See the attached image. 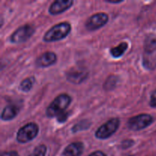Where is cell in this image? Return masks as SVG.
I'll list each match as a JSON object with an SVG mask.
<instances>
[{
	"label": "cell",
	"instance_id": "1",
	"mask_svg": "<svg viewBox=\"0 0 156 156\" xmlns=\"http://www.w3.org/2000/svg\"><path fill=\"white\" fill-rule=\"evenodd\" d=\"M72 30L71 24L66 21L59 23L50 27L45 33L43 41L46 43L56 42L65 39Z\"/></svg>",
	"mask_w": 156,
	"mask_h": 156
},
{
	"label": "cell",
	"instance_id": "2",
	"mask_svg": "<svg viewBox=\"0 0 156 156\" xmlns=\"http://www.w3.org/2000/svg\"><path fill=\"white\" fill-rule=\"evenodd\" d=\"M72 103V98L69 94L63 93L58 95L46 110V115L50 118L56 117L62 113L66 111L70 104Z\"/></svg>",
	"mask_w": 156,
	"mask_h": 156
},
{
	"label": "cell",
	"instance_id": "3",
	"mask_svg": "<svg viewBox=\"0 0 156 156\" xmlns=\"http://www.w3.org/2000/svg\"><path fill=\"white\" fill-rule=\"evenodd\" d=\"M39 133V126L30 122L20 128L17 132L16 140L21 144H24L34 140Z\"/></svg>",
	"mask_w": 156,
	"mask_h": 156
},
{
	"label": "cell",
	"instance_id": "4",
	"mask_svg": "<svg viewBox=\"0 0 156 156\" xmlns=\"http://www.w3.org/2000/svg\"><path fill=\"white\" fill-rule=\"evenodd\" d=\"M120 120L119 118L110 119L105 123L102 124L97 130L95 131L94 136L97 139L101 140H105L112 136L117 130L120 126Z\"/></svg>",
	"mask_w": 156,
	"mask_h": 156
},
{
	"label": "cell",
	"instance_id": "5",
	"mask_svg": "<svg viewBox=\"0 0 156 156\" xmlns=\"http://www.w3.org/2000/svg\"><path fill=\"white\" fill-rule=\"evenodd\" d=\"M154 121L153 117L148 114H141L131 117L127 121V126L130 130L140 131L150 126Z\"/></svg>",
	"mask_w": 156,
	"mask_h": 156
},
{
	"label": "cell",
	"instance_id": "6",
	"mask_svg": "<svg viewBox=\"0 0 156 156\" xmlns=\"http://www.w3.org/2000/svg\"><path fill=\"white\" fill-rule=\"evenodd\" d=\"M35 33V28L30 24H24L15 30L10 36V42L12 44H22L28 41Z\"/></svg>",
	"mask_w": 156,
	"mask_h": 156
},
{
	"label": "cell",
	"instance_id": "7",
	"mask_svg": "<svg viewBox=\"0 0 156 156\" xmlns=\"http://www.w3.org/2000/svg\"><path fill=\"white\" fill-rule=\"evenodd\" d=\"M109 21V16L105 12L94 14L88 18L85 24V27L89 31H94L101 28Z\"/></svg>",
	"mask_w": 156,
	"mask_h": 156
},
{
	"label": "cell",
	"instance_id": "8",
	"mask_svg": "<svg viewBox=\"0 0 156 156\" xmlns=\"http://www.w3.org/2000/svg\"><path fill=\"white\" fill-rule=\"evenodd\" d=\"M66 80L74 85H80L88 76V71L82 67H73L66 73Z\"/></svg>",
	"mask_w": 156,
	"mask_h": 156
},
{
	"label": "cell",
	"instance_id": "9",
	"mask_svg": "<svg viewBox=\"0 0 156 156\" xmlns=\"http://www.w3.org/2000/svg\"><path fill=\"white\" fill-rule=\"evenodd\" d=\"M74 4L73 0H56L54 1L48 9V12L52 15H57L69 10Z\"/></svg>",
	"mask_w": 156,
	"mask_h": 156
},
{
	"label": "cell",
	"instance_id": "10",
	"mask_svg": "<svg viewBox=\"0 0 156 156\" xmlns=\"http://www.w3.org/2000/svg\"><path fill=\"white\" fill-rule=\"evenodd\" d=\"M57 61V56L52 51H47L42 53L36 59V66L39 68H47L54 65Z\"/></svg>",
	"mask_w": 156,
	"mask_h": 156
},
{
	"label": "cell",
	"instance_id": "11",
	"mask_svg": "<svg viewBox=\"0 0 156 156\" xmlns=\"http://www.w3.org/2000/svg\"><path fill=\"white\" fill-rule=\"evenodd\" d=\"M85 149L84 143L82 142H75L70 143L62 152L63 156H81Z\"/></svg>",
	"mask_w": 156,
	"mask_h": 156
},
{
	"label": "cell",
	"instance_id": "12",
	"mask_svg": "<svg viewBox=\"0 0 156 156\" xmlns=\"http://www.w3.org/2000/svg\"><path fill=\"white\" fill-rule=\"evenodd\" d=\"M18 113H19V108L16 105H7L2 111L1 120L3 121H10L17 117Z\"/></svg>",
	"mask_w": 156,
	"mask_h": 156
},
{
	"label": "cell",
	"instance_id": "13",
	"mask_svg": "<svg viewBox=\"0 0 156 156\" xmlns=\"http://www.w3.org/2000/svg\"><path fill=\"white\" fill-rule=\"evenodd\" d=\"M128 47H129V45H128L127 43L122 42L117 47H112L110 50V53H111L112 57L117 59V58L121 57L126 53V51L128 49Z\"/></svg>",
	"mask_w": 156,
	"mask_h": 156
},
{
	"label": "cell",
	"instance_id": "14",
	"mask_svg": "<svg viewBox=\"0 0 156 156\" xmlns=\"http://www.w3.org/2000/svg\"><path fill=\"white\" fill-rule=\"evenodd\" d=\"M144 49L147 54H152L156 51V36L149 35L146 37L144 43Z\"/></svg>",
	"mask_w": 156,
	"mask_h": 156
},
{
	"label": "cell",
	"instance_id": "15",
	"mask_svg": "<svg viewBox=\"0 0 156 156\" xmlns=\"http://www.w3.org/2000/svg\"><path fill=\"white\" fill-rule=\"evenodd\" d=\"M35 82L36 80H35L34 77H28L23 79L19 85L20 90L23 92H28L32 89Z\"/></svg>",
	"mask_w": 156,
	"mask_h": 156
},
{
	"label": "cell",
	"instance_id": "16",
	"mask_svg": "<svg viewBox=\"0 0 156 156\" xmlns=\"http://www.w3.org/2000/svg\"><path fill=\"white\" fill-rule=\"evenodd\" d=\"M91 125V122L89 121L88 120H82L81 121L78 122L77 123L74 125L72 127V132L73 133H77L79 132H82V131L86 130L90 128Z\"/></svg>",
	"mask_w": 156,
	"mask_h": 156
},
{
	"label": "cell",
	"instance_id": "17",
	"mask_svg": "<svg viewBox=\"0 0 156 156\" xmlns=\"http://www.w3.org/2000/svg\"><path fill=\"white\" fill-rule=\"evenodd\" d=\"M118 82V76H114V75H111V76H110L107 79V80L105 81V84L103 85V88H105L106 91H111V90H114V88L117 87Z\"/></svg>",
	"mask_w": 156,
	"mask_h": 156
},
{
	"label": "cell",
	"instance_id": "18",
	"mask_svg": "<svg viewBox=\"0 0 156 156\" xmlns=\"http://www.w3.org/2000/svg\"><path fill=\"white\" fill-rule=\"evenodd\" d=\"M47 148L45 145H39L37 146L29 156H46Z\"/></svg>",
	"mask_w": 156,
	"mask_h": 156
},
{
	"label": "cell",
	"instance_id": "19",
	"mask_svg": "<svg viewBox=\"0 0 156 156\" xmlns=\"http://www.w3.org/2000/svg\"><path fill=\"white\" fill-rule=\"evenodd\" d=\"M134 144H135V142H134L133 140H131V139L124 140L120 143V148L122 149H127L129 148L132 147Z\"/></svg>",
	"mask_w": 156,
	"mask_h": 156
},
{
	"label": "cell",
	"instance_id": "20",
	"mask_svg": "<svg viewBox=\"0 0 156 156\" xmlns=\"http://www.w3.org/2000/svg\"><path fill=\"white\" fill-rule=\"evenodd\" d=\"M70 113H71L70 111H65V112L62 113V114H60L59 116L56 117V120L60 123H65L69 117Z\"/></svg>",
	"mask_w": 156,
	"mask_h": 156
},
{
	"label": "cell",
	"instance_id": "21",
	"mask_svg": "<svg viewBox=\"0 0 156 156\" xmlns=\"http://www.w3.org/2000/svg\"><path fill=\"white\" fill-rule=\"evenodd\" d=\"M149 105L152 108H156V89L152 91V94H151L150 101H149Z\"/></svg>",
	"mask_w": 156,
	"mask_h": 156
},
{
	"label": "cell",
	"instance_id": "22",
	"mask_svg": "<svg viewBox=\"0 0 156 156\" xmlns=\"http://www.w3.org/2000/svg\"><path fill=\"white\" fill-rule=\"evenodd\" d=\"M1 156H19V155L16 151H10V152H2Z\"/></svg>",
	"mask_w": 156,
	"mask_h": 156
},
{
	"label": "cell",
	"instance_id": "23",
	"mask_svg": "<svg viewBox=\"0 0 156 156\" xmlns=\"http://www.w3.org/2000/svg\"><path fill=\"white\" fill-rule=\"evenodd\" d=\"M88 156H107L106 154L104 153L102 151H96V152H92Z\"/></svg>",
	"mask_w": 156,
	"mask_h": 156
},
{
	"label": "cell",
	"instance_id": "24",
	"mask_svg": "<svg viewBox=\"0 0 156 156\" xmlns=\"http://www.w3.org/2000/svg\"><path fill=\"white\" fill-rule=\"evenodd\" d=\"M108 3H111V4H120V3L123 2V1H105Z\"/></svg>",
	"mask_w": 156,
	"mask_h": 156
}]
</instances>
